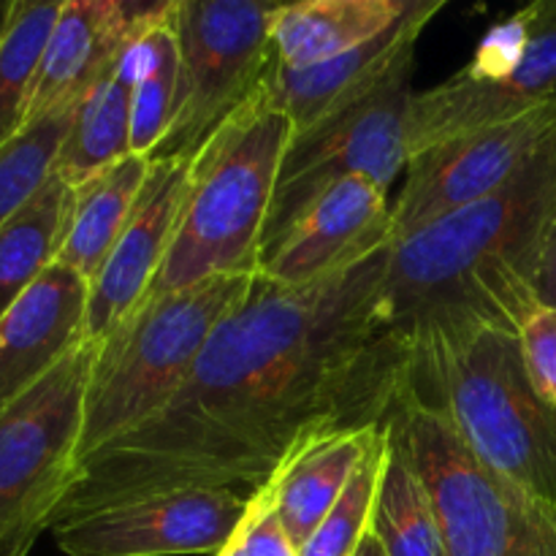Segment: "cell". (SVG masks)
<instances>
[{
  "label": "cell",
  "instance_id": "cell-1",
  "mask_svg": "<svg viewBox=\"0 0 556 556\" xmlns=\"http://www.w3.org/2000/svg\"><path fill=\"white\" fill-rule=\"evenodd\" d=\"M389 248L309 286L258 275L161 413L81 462L52 527L188 489H261L304 445L378 427L413 380Z\"/></svg>",
  "mask_w": 556,
  "mask_h": 556
},
{
  "label": "cell",
  "instance_id": "cell-2",
  "mask_svg": "<svg viewBox=\"0 0 556 556\" xmlns=\"http://www.w3.org/2000/svg\"><path fill=\"white\" fill-rule=\"evenodd\" d=\"M556 215V125L494 193L391 244L386 296L410 345L451 331H514L538 302L535 282Z\"/></svg>",
  "mask_w": 556,
  "mask_h": 556
},
{
  "label": "cell",
  "instance_id": "cell-3",
  "mask_svg": "<svg viewBox=\"0 0 556 556\" xmlns=\"http://www.w3.org/2000/svg\"><path fill=\"white\" fill-rule=\"evenodd\" d=\"M413 389L483 465L556 516V410L532 386L514 331L481 326L416 342Z\"/></svg>",
  "mask_w": 556,
  "mask_h": 556
},
{
  "label": "cell",
  "instance_id": "cell-4",
  "mask_svg": "<svg viewBox=\"0 0 556 556\" xmlns=\"http://www.w3.org/2000/svg\"><path fill=\"white\" fill-rule=\"evenodd\" d=\"M293 139L286 112L255 90L190 157L188 195L166 264L147 296L258 271L277 174Z\"/></svg>",
  "mask_w": 556,
  "mask_h": 556
},
{
  "label": "cell",
  "instance_id": "cell-5",
  "mask_svg": "<svg viewBox=\"0 0 556 556\" xmlns=\"http://www.w3.org/2000/svg\"><path fill=\"white\" fill-rule=\"evenodd\" d=\"M255 280L258 271H242L147 296L112 334L96 342L76 467L174 400L210 337L250 296Z\"/></svg>",
  "mask_w": 556,
  "mask_h": 556
},
{
  "label": "cell",
  "instance_id": "cell-6",
  "mask_svg": "<svg viewBox=\"0 0 556 556\" xmlns=\"http://www.w3.org/2000/svg\"><path fill=\"white\" fill-rule=\"evenodd\" d=\"M386 429L432 503L445 556H556V516L483 465L413 380Z\"/></svg>",
  "mask_w": 556,
  "mask_h": 556
},
{
  "label": "cell",
  "instance_id": "cell-7",
  "mask_svg": "<svg viewBox=\"0 0 556 556\" xmlns=\"http://www.w3.org/2000/svg\"><path fill=\"white\" fill-rule=\"evenodd\" d=\"M85 340L0 413V556H27L76 470L85 396L96 364Z\"/></svg>",
  "mask_w": 556,
  "mask_h": 556
},
{
  "label": "cell",
  "instance_id": "cell-8",
  "mask_svg": "<svg viewBox=\"0 0 556 556\" xmlns=\"http://www.w3.org/2000/svg\"><path fill=\"white\" fill-rule=\"evenodd\" d=\"M554 103L556 0H535L492 27L465 68L413 96L407 157Z\"/></svg>",
  "mask_w": 556,
  "mask_h": 556
},
{
  "label": "cell",
  "instance_id": "cell-9",
  "mask_svg": "<svg viewBox=\"0 0 556 556\" xmlns=\"http://www.w3.org/2000/svg\"><path fill=\"white\" fill-rule=\"evenodd\" d=\"M277 3L177 0L179 101L166 141L152 157H190L253 96L271 60Z\"/></svg>",
  "mask_w": 556,
  "mask_h": 556
},
{
  "label": "cell",
  "instance_id": "cell-10",
  "mask_svg": "<svg viewBox=\"0 0 556 556\" xmlns=\"http://www.w3.org/2000/svg\"><path fill=\"white\" fill-rule=\"evenodd\" d=\"M413 96L416 92L410 90V81H402L302 134H293L277 174L261 258L313 201L342 179L362 174L389 190L396 177L405 174L410 161L405 128Z\"/></svg>",
  "mask_w": 556,
  "mask_h": 556
},
{
  "label": "cell",
  "instance_id": "cell-11",
  "mask_svg": "<svg viewBox=\"0 0 556 556\" xmlns=\"http://www.w3.org/2000/svg\"><path fill=\"white\" fill-rule=\"evenodd\" d=\"M554 125L556 103L456 136L413 157L391 204V244L494 193L530 161Z\"/></svg>",
  "mask_w": 556,
  "mask_h": 556
},
{
  "label": "cell",
  "instance_id": "cell-12",
  "mask_svg": "<svg viewBox=\"0 0 556 556\" xmlns=\"http://www.w3.org/2000/svg\"><path fill=\"white\" fill-rule=\"evenodd\" d=\"M231 489H188L109 505L52 527L65 556H217L248 514Z\"/></svg>",
  "mask_w": 556,
  "mask_h": 556
},
{
  "label": "cell",
  "instance_id": "cell-13",
  "mask_svg": "<svg viewBox=\"0 0 556 556\" xmlns=\"http://www.w3.org/2000/svg\"><path fill=\"white\" fill-rule=\"evenodd\" d=\"M443 5V0H410V9L389 30L313 68L291 71L269 60L261 90L271 106L288 114L293 134H302L389 87L410 81L418 38Z\"/></svg>",
  "mask_w": 556,
  "mask_h": 556
},
{
  "label": "cell",
  "instance_id": "cell-14",
  "mask_svg": "<svg viewBox=\"0 0 556 556\" xmlns=\"http://www.w3.org/2000/svg\"><path fill=\"white\" fill-rule=\"evenodd\" d=\"M391 244L389 190L348 177L326 190L261 258L258 275L277 286H309L356 266Z\"/></svg>",
  "mask_w": 556,
  "mask_h": 556
},
{
  "label": "cell",
  "instance_id": "cell-15",
  "mask_svg": "<svg viewBox=\"0 0 556 556\" xmlns=\"http://www.w3.org/2000/svg\"><path fill=\"white\" fill-rule=\"evenodd\" d=\"M188 179L190 161L152 157L150 177L136 201L134 215L106 264L90 282L85 320V337L90 342H101L112 334L152 291L177 231Z\"/></svg>",
  "mask_w": 556,
  "mask_h": 556
},
{
  "label": "cell",
  "instance_id": "cell-16",
  "mask_svg": "<svg viewBox=\"0 0 556 556\" xmlns=\"http://www.w3.org/2000/svg\"><path fill=\"white\" fill-rule=\"evenodd\" d=\"M150 5L123 0H63L33 87L27 123L74 112L136 36Z\"/></svg>",
  "mask_w": 556,
  "mask_h": 556
},
{
  "label": "cell",
  "instance_id": "cell-17",
  "mask_svg": "<svg viewBox=\"0 0 556 556\" xmlns=\"http://www.w3.org/2000/svg\"><path fill=\"white\" fill-rule=\"evenodd\" d=\"M90 282L54 264L0 318V413L85 342Z\"/></svg>",
  "mask_w": 556,
  "mask_h": 556
},
{
  "label": "cell",
  "instance_id": "cell-18",
  "mask_svg": "<svg viewBox=\"0 0 556 556\" xmlns=\"http://www.w3.org/2000/svg\"><path fill=\"white\" fill-rule=\"evenodd\" d=\"M383 429L386 424H378V427L353 429V432L315 440V443L304 445L296 456H291L271 476L269 483H264L275 500V510L288 538L299 552L324 525V519L334 508L340 494L345 492L348 481L358 470L375 440L383 434Z\"/></svg>",
  "mask_w": 556,
  "mask_h": 556
},
{
  "label": "cell",
  "instance_id": "cell-19",
  "mask_svg": "<svg viewBox=\"0 0 556 556\" xmlns=\"http://www.w3.org/2000/svg\"><path fill=\"white\" fill-rule=\"evenodd\" d=\"M410 0H302L277 3L271 16V60L282 68H313L334 60L405 16Z\"/></svg>",
  "mask_w": 556,
  "mask_h": 556
},
{
  "label": "cell",
  "instance_id": "cell-20",
  "mask_svg": "<svg viewBox=\"0 0 556 556\" xmlns=\"http://www.w3.org/2000/svg\"><path fill=\"white\" fill-rule=\"evenodd\" d=\"M141 27V25H139ZM139 33V30H136ZM134 41L114 58L106 74L81 98L71 119L68 136L60 147L54 172L76 188L103 168L130 155L134 130Z\"/></svg>",
  "mask_w": 556,
  "mask_h": 556
},
{
  "label": "cell",
  "instance_id": "cell-21",
  "mask_svg": "<svg viewBox=\"0 0 556 556\" xmlns=\"http://www.w3.org/2000/svg\"><path fill=\"white\" fill-rule=\"evenodd\" d=\"M150 166L152 157L128 155L76 185L68 233L58 264L92 282L134 215L136 201L150 177Z\"/></svg>",
  "mask_w": 556,
  "mask_h": 556
},
{
  "label": "cell",
  "instance_id": "cell-22",
  "mask_svg": "<svg viewBox=\"0 0 556 556\" xmlns=\"http://www.w3.org/2000/svg\"><path fill=\"white\" fill-rule=\"evenodd\" d=\"M177 0L152 3L134 41V130L130 155L152 157L166 141L179 101Z\"/></svg>",
  "mask_w": 556,
  "mask_h": 556
},
{
  "label": "cell",
  "instance_id": "cell-23",
  "mask_svg": "<svg viewBox=\"0 0 556 556\" xmlns=\"http://www.w3.org/2000/svg\"><path fill=\"white\" fill-rule=\"evenodd\" d=\"M74 188L58 172L49 182L0 226V318L11 304L58 264L68 233Z\"/></svg>",
  "mask_w": 556,
  "mask_h": 556
},
{
  "label": "cell",
  "instance_id": "cell-24",
  "mask_svg": "<svg viewBox=\"0 0 556 556\" xmlns=\"http://www.w3.org/2000/svg\"><path fill=\"white\" fill-rule=\"evenodd\" d=\"M369 530L386 556H445L438 516L405 454L386 429V465Z\"/></svg>",
  "mask_w": 556,
  "mask_h": 556
},
{
  "label": "cell",
  "instance_id": "cell-25",
  "mask_svg": "<svg viewBox=\"0 0 556 556\" xmlns=\"http://www.w3.org/2000/svg\"><path fill=\"white\" fill-rule=\"evenodd\" d=\"M63 0H11L0 33V147L27 123L33 87Z\"/></svg>",
  "mask_w": 556,
  "mask_h": 556
},
{
  "label": "cell",
  "instance_id": "cell-26",
  "mask_svg": "<svg viewBox=\"0 0 556 556\" xmlns=\"http://www.w3.org/2000/svg\"><path fill=\"white\" fill-rule=\"evenodd\" d=\"M74 112L36 119L0 147V226L49 182Z\"/></svg>",
  "mask_w": 556,
  "mask_h": 556
},
{
  "label": "cell",
  "instance_id": "cell-27",
  "mask_svg": "<svg viewBox=\"0 0 556 556\" xmlns=\"http://www.w3.org/2000/svg\"><path fill=\"white\" fill-rule=\"evenodd\" d=\"M386 465V429L367 456L362 459L358 470L348 481L345 492L329 510L324 525L315 530L307 546L299 552V556H353L362 538L367 535L372 525L375 500H378L380 476Z\"/></svg>",
  "mask_w": 556,
  "mask_h": 556
},
{
  "label": "cell",
  "instance_id": "cell-28",
  "mask_svg": "<svg viewBox=\"0 0 556 556\" xmlns=\"http://www.w3.org/2000/svg\"><path fill=\"white\" fill-rule=\"evenodd\" d=\"M217 556H299V548L277 516L269 489L261 486L250 494L242 525Z\"/></svg>",
  "mask_w": 556,
  "mask_h": 556
},
{
  "label": "cell",
  "instance_id": "cell-29",
  "mask_svg": "<svg viewBox=\"0 0 556 556\" xmlns=\"http://www.w3.org/2000/svg\"><path fill=\"white\" fill-rule=\"evenodd\" d=\"M516 337L532 386L556 410V307L535 304L519 324Z\"/></svg>",
  "mask_w": 556,
  "mask_h": 556
},
{
  "label": "cell",
  "instance_id": "cell-30",
  "mask_svg": "<svg viewBox=\"0 0 556 556\" xmlns=\"http://www.w3.org/2000/svg\"><path fill=\"white\" fill-rule=\"evenodd\" d=\"M535 293H538V302L548 304V307H556V215L552 220V228H548L546 248H543V255H541Z\"/></svg>",
  "mask_w": 556,
  "mask_h": 556
},
{
  "label": "cell",
  "instance_id": "cell-31",
  "mask_svg": "<svg viewBox=\"0 0 556 556\" xmlns=\"http://www.w3.org/2000/svg\"><path fill=\"white\" fill-rule=\"evenodd\" d=\"M353 556H386V552H383V546H380L378 538H375V532L367 530V535L362 538V543H358Z\"/></svg>",
  "mask_w": 556,
  "mask_h": 556
},
{
  "label": "cell",
  "instance_id": "cell-32",
  "mask_svg": "<svg viewBox=\"0 0 556 556\" xmlns=\"http://www.w3.org/2000/svg\"><path fill=\"white\" fill-rule=\"evenodd\" d=\"M9 3H11V0H0V33H3L5 14H9Z\"/></svg>",
  "mask_w": 556,
  "mask_h": 556
}]
</instances>
